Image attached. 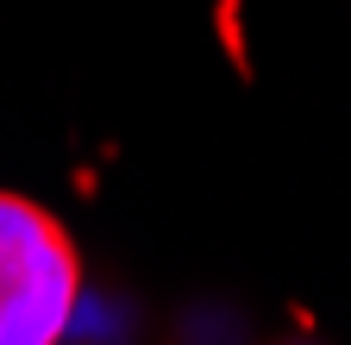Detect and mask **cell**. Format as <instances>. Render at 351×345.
<instances>
[{
	"label": "cell",
	"mask_w": 351,
	"mask_h": 345,
	"mask_svg": "<svg viewBox=\"0 0 351 345\" xmlns=\"http://www.w3.org/2000/svg\"><path fill=\"white\" fill-rule=\"evenodd\" d=\"M82 301V251L32 195L0 189V345H57Z\"/></svg>",
	"instance_id": "cell-1"
}]
</instances>
